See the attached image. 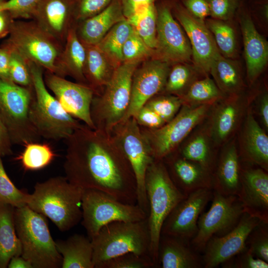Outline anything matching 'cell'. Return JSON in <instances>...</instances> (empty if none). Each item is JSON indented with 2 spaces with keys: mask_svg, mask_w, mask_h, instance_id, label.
Returning <instances> with one entry per match:
<instances>
[{
  "mask_svg": "<svg viewBox=\"0 0 268 268\" xmlns=\"http://www.w3.org/2000/svg\"><path fill=\"white\" fill-rule=\"evenodd\" d=\"M66 140L64 168L69 182L136 204L134 174L112 133L81 124Z\"/></svg>",
  "mask_w": 268,
  "mask_h": 268,
  "instance_id": "cell-1",
  "label": "cell"
},
{
  "mask_svg": "<svg viewBox=\"0 0 268 268\" xmlns=\"http://www.w3.org/2000/svg\"><path fill=\"white\" fill-rule=\"evenodd\" d=\"M82 193L66 177H53L36 183L26 205L50 218L61 231H67L81 220Z\"/></svg>",
  "mask_w": 268,
  "mask_h": 268,
  "instance_id": "cell-2",
  "label": "cell"
},
{
  "mask_svg": "<svg viewBox=\"0 0 268 268\" xmlns=\"http://www.w3.org/2000/svg\"><path fill=\"white\" fill-rule=\"evenodd\" d=\"M33 89L30 118L40 137L54 140L67 139L81 124L67 113L46 87L43 68L29 62Z\"/></svg>",
  "mask_w": 268,
  "mask_h": 268,
  "instance_id": "cell-3",
  "label": "cell"
},
{
  "mask_svg": "<svg viewBox=\"0 0 268 268\" xmlns=\"http://www.w3.org/2000/svg\"><path fill=\"white\" fill-rule=\"evenodd\" d=\"M149 205L147 217L150 244L149 255L158 267V248L162 225L165 219L186 196L170 179L162 160H154L148 166L144 180Z\"/></svg>",
  "mask_w": 268,
  "mask_h": 268,
  "instance_id": "cell-4",
  "label": "cell"
},
{
  "mask_svg": "<svg viewBox=\"0 0 268 268\" xmlns=\"http://www.w3.org/2000/svg\"><path fill=\"white\" fill-rule=\"evenodd\" d=\"M14 220L21 247V256L33 268L62 267V257L44 215L25 205L14 208Z\"/></svg>",
  "mask_w": 268,
  "mask_h": 268,
  "instance_id": "cell-5",
  "label": "cell"
},
{
  "mask_svg": "<svg viewBox=\"0 0 268 268\" xmlns=\"http://www.w3.org/2000/svg\"><path fill=\"white\" fill-rule=\"evenodd\" d=\"M91 240L94 268H100L105 262L129 253L150 256L147 218L134 222L110 223Z\"/></svg>",
  "mask_w": 268,
  "mask_h": 268,
  "instance_id": "cell-6",
  "label": "cell"
},
{
  "mask_svg": "<svg viewBox=\"0 0 268 268\" xmlns=\"http://www.w3.org/2000/svg\"><path fill=\"white\" fill-rule=\"evenodd\" d=\"M139 64L122 63L102 92L94 95L90 114L95 129L112 133L123 120L130 104L132 76Z\"/></svg>",
  "mask_w": 268,
  "mask_h": 268,
  "instance_id": "cell-7",
  "label": "cell"
},
{
  "mask_svg": "<svg viewBox=\"0 0 268 268\" xmlns=\"http://www.w3.org/2000/svg\"><path fill=\"white\" fill-rule=\"evenodd\" d=\"M9 34L5 47L18 52L28 62L60 75L59 63L63 48L35 21L12 22Z\"/></svg>",
  "mask_w": 268,
  "mask_h": 268,
  "instance_id": "cell-8",
  "label": "cell"
},
{
  "mask_svg": "<svg viewBox=\"0 0 268 268\" xmlns=\"http://www.w3.org/2000/svg\"><path fill=\"white\" fill-rule=\"evenodd\" d=\"M81 209V224L90 239L110 223L137 221L147 217L137 204L122 202L103 192L93 189H83Z\"/></svg>",
  "mask_w": 268,
  "mask_h": 268,
  "instance_id": "cell-9",
  "label": "cell"
},
{
  "mask_svg": "<svg viewBox=\"0 0 268 268\" xmlns=\"http://www.w3.org/2000/svg\"><path fill=\"white\" fill-rule=\"evenodd\" d=\"M30 88L0 79V113L11 143L25 145L41 137L30 118Z\"/></svg>",
  "mask_w": 268,
  "mask_h": 268,
  "instance_id": "cell-10",
  "label": "cell"
},
{
  "mask_svg": "<svg viewBox=\"0 0 268 268\" xmlns=\"http://www.w3.org/2000/svg\"><path fill=\"white\" fill-rule=\"evenodd\" d=\"M212 105L183 104L175 116L160 128L140 127L154 160H162L178 149L191 131L208 114Z\"/></svg>",
  "mask_w": 268,
  "mask_h": 268,
  "instance_id": "cell-11",
  "label": "cell"
},
{
  "mask_svg": "<svg viewBox=\"0 0 268 268\" xmlns=\"http://www.w3.org/2000/svg\"><path fill=\"white\" fill-rule=\"evenodd\" d=\"M212 203L206 212L200 215L197 231L190 241L194 249L202 253L212 237L223 236L232 230L244 212L237 195H225L213 190Z\"/></svg>",
  "mask_w": 268,
  "mask_h": 268,
  "instance_id": "cell-12",
  "label": "cell"
},
{
  "mask_svg": "<svg viewBox=\"0 0 268 268\" xmlns=\"http://www.w3.org/2000/svg\"><path fill=\"white\" fill-rule=\"evenodd\" d=\"M112 133L119 143L134 174L136 182V204L146 214L149 205L144 180L148 166L154 160L150 148L134 117L117 125Z\"/></svg>",
  "mask_w": 268,
  "mask_h": 268,
  "instance_id": "cell-13",
  "label": "cell"
},
{
  "mask_svg": "<svg viewBox=\"0 0 268 268\" xmlns=\"http://www.w3.org/2000/svg\"><path fill=\"white\" fill-rule=\"evenodd\" d=\"M157 12L156 46L152 58L171 65L193 62L190 41L171 10V0L155 2Z\"/></svg>",
  "mask_w": 268,
  "mask_h": 268,
  "instance_id": "cell-14",
  "label": "cell"
},
{
  "mask_svg": "<svg viewBox=\"0 0 268 268\" xmlns=\"http://www.w3.org/2000/svg\"><path fill=\"white\" fill-rule=\"evenodd\" d=\"M171 10L190 41L193 64L205 76H209L211 63L220 53L204 21L190 13L180 0H171Z\"/></svg>",
  "mask_w": 268,
  "mask_h": 268,
  "instance_id": "cell-15",
  "label": "cell"
},
{
  "mask_svg": "<svg viewBox=\"0 0 268 268\" xmlns=\"http://www.w3.org/2000/svg\"><path fill=\"white\" fill-rule=\"evenodd\" d=\"M171 66L165 61L153 58L138 65L132 76L130 106L121 122L134 117L150 99L162 93Z\"/></svg>",
  "mask_w": 268,
  "mask_h": 268,
  "instance_id": "cell-16",
  "label": "cell"
},
{
  "mask_svg": "<svg viewBox=\"0 0 268 268\" xmlns=\"http://www.w3.org/2000/svg\"><path fill=\"white\" fill-rule=\"evenodd\" d=\"M213 190L193 191L179 202L165 219L161 234L174 236L190 241L197 231L199 218L212 199Z\"/></svg>",
  "mask_w": 268,
  "mask_h": 268,
  "instance_id": "cell-17",
  "label": "cell"
},
{
  "mask_svg": "<svg viewBox=\"0 0 268 268\" xmlns=\"http://www.w3.org/2000/svg\"><path fill=\"white\" fill-rule=\"evenodd\" d=\"M44 81L67 113L90 128L95 129L90 114L91 103L95 94L91 87L70 81L49 71H47Z\"/></svg>",
  "mask_w": 268,
  "mask_h": 268,
  "instance_id": "cell-18",
  "label": "cell"
},
{
  "mask_svg": "<svg viewBox=\"0 0 268 268\" xmlns=\"http://www.w3.org/2000/svg\"><path fill=\"white\" fill-rule=\"evenodd\" d=\"M243 39L248 84L253 85L266 68L268 62V43L254 24L247 0H243L236 15Z\"/></svg>",
  "mask_w": 268,
  "mask_h": 268,
  "instance_id": "cell-19",
  "label": "cell"
},
{
  "mask_svg": "<svg viewBox=\"0 0 268 268\" xmlns=\"http://www.w3.org/2000/svg\"><path fill=\"white\" fill-rule=\"evenodd\" d=\"M261 221L244 212L232 230L223 236L211 237L202 252L203 268H216L243 251L248 235Z\"/></svg>",
  "mask_w": 268,
  "mask_h": 268,
  "instance_id": "cell-20",
  "label": "cell"
},
{
  "mask_svg": "<svg viewBox=\"0 0 268 268\" xmlns=\"http://www.w3.org/2000/svg\"><path fill=\"white\" fill-rule=\"evenodd\" d=\"M244 211L268 222V174L260 167L241 164L240 182L237 195Z\"/></svg>",
  "mask_w": 268,
  "mask_h": 268,
  "instance_id": "cell-21",
  "label": "cell"
},
{
  "mask_svg": "<svg viewBox=\"0 0 268 268\" xmlns=\"http://www.w3.org/2000/svg\"><path fill=\"white\" fill-rule=\"evenodd\" d=\"M162 161L176 187L185 196L202 188L212 189V173L201 164L182 157L177 150Z\"/></svg>",
  "mask_w": 268,
  "mask_h": 268,
  "instance_id": "cell-22",
  "label": "cell"
},
{
  "mask_svg": "<svg viewBox=\"0 0 268 268\" xmlns=\"http://www.w3.org/2000/svg\"><path fill=\"white\" fill-rule=\"evenodd\" d=\"M74 5V0H41L32 18L49 35L63 42L71 27Z\"/></svg>",
  "mask_w": 268,
  "mask_h": 268,
  "instance_id": "cell-23",
  "label": "cell"
},
{
  "mask_svg": "<svg viewBox=\"0 0 268 268\" xmlns=\"http://www.w3.org/2000/svg\"><path fill=\"white\" fill-rule=\"evenodd\" d=\"M158 267L201 268L202 257L194 249L189 241L161 234L158 248Z\"/></svg>",
  "mask_w": 268,
  "mask_h": 268,
  "instance_id": "cell-24",
  "label": "cell"
},
{
  "mask_svg": "<svg viewBox=\"0 0 268 268\" xmlns=\"http://www.w3.org/2000/svg\"><path fill=\"white\" fill-rule=\"evenodd\" d=\"M241 96L225 97L215 103L210 132L212 139L217 145L226 142L238 126L244 110Z\"/></svg>",
  "mask_w": 268,
  "mask_h": 268,
  "instance_id": "cell-25",
  "label": "cell"
},
{
  "mask_svg": "<svg viewBox=\"0 0 268 268\" xmlns=\"http://www.w3.org/2000/svg\"><path fill=\"white\" fill-rule=\"evenodd\" d=\"M241 163L235 141L225 147L217 157L212 172V190L225 195H237Z\"/></svg>",
  "mask_w": 268,
  "mask_h": 268,
  "instance_id": "cell-26",
  "label": "cell"
},
{
  "mask_svg": "<svg viewBox=\"0 0 268 268\" xmlns=\"http://www.w3.org/2000/svg\"><path fill=\"white\" fill-rule=\"evenodd\" d=\"M125 19L119 0H114L100 12L80 21L77 33L84 44L97 45L112 27Z\"/></svg>",
  "mask_w": 268,
  "mask_h": 268,
  "instance_id": "cell-27",
  "label": "cell"
},
{
  "mask_svg": "<svg viewBox=\"0 0 268 268\" xmlns=\"http://www.w3.org/2000/svg\"><path fill=\"white\" fill-rule=\"evenodd\" d=\"M242 154L250 164L268 170V137L249 110L242 135Z\"/></svg>",
  "mask_w": 268,
  "mask_h": 268,
  "instance_id": "cell-28",
  "label": "cell"
},
{
  "mask_svg": "<svg viewBox=\"0 0 268 268\" xmlns=\"http://www.w3.org/2000/svg\"><path fill=\"white\" fill-rule=\"evenodd\" d=\"M209 75L225 97L241 95L246 88L238 59L225 58L219 54L211 63Z\"/></svg>",
  "mask_w": 268,
  "mask_h": 268,
  "instance_id": "cell-29",
  "label": "cell"
},
{
  "mask_svg": "<svg viewBox=\"0 0 268 268\" xmlns=\"http://www.w3.org/2000/svg\"><path fill=\"white\" fill-rule=\"evenodd\" d=\"M65 42L59 63L60 76L68 75L78 83L87 85L84 76L86 48L79 38L75 27L69 29Z\"/></svg>",
  "mask_w": 268,
  "mask_h": 268,
  "instance_id": "cell-30",
  "label": "cell"
},
{
  "mask_svg": "<svg viewBox=\"0 0 268 268\" xmlns=\"http://www.w3.org/2000/svg\"><path fill=\"white\" fill-rule=\"evenodd\" d=\"M55 245L62 257V268H94L91 240L75 234L66 240H57Z\"/></svg>",
  "mask_w": 268,
  "mask_h": 268,
  "instance_id": "cell-31",
  "label": "cell"
},
{
  "mask_svg": "<svg viewBox=\"0 0 268 268\" xmlns=\"http://www.w3.org/2000/svg\"><path fill=\"white\" fill-rule=\"evenodd\" d=\"M84 44L86 51L84 76L87 85L94 91L95 95H99L110 81L117 67L97 45Z\"/></svg>",
  "mask_w": 268,
  "mask_h": 268,
  "instance_id": "cell-32",
  "label": "cell"
},
{
  "mask_svg": "<svg viewBox=\"0 0 268 268\" xmlns=\"http://www.w3.org/2000/svg\"><path fill=\"white\" fill-rule=\"evenodd\" d=\"M14 208L0 202V268H7L12 257L21 255L14 224Z\"/></svg>",
  "mask_w": 268,
  "mask_h": 268,
  "instance_id": "cell-33",
  "label": "cell"
},
{
  "mask_svg": "<svg viewBox=\"0 0 268 268\" xmlns=\"http://www.w3.org/2000/svg\"><path fill=\"white\" fill-rule=\"evenodd\" d=\"M234 19L222 20L206 18L205 23L211 32L220 54L232 59H238L240 45L238 30Z\"/></svg>",
  "mask_w": 268,
  "mask_h": 268,
  "instance_id": "cell-34",
  "label": "cell"
},
{
  "mask_svg": "<svg viewBox=\"0 0 268 268\" xmlns=\"http://www.w3.org/2000/svg\"><path fill=\"white\" fill-rule=\"evenodd\" d=\"M203 76L205 75L193 62L174 64L171 66L162 93L181 98L195 81Z\"/></svg>",
  "mask_w": 268,
  "mask_h": 268,
  "instance_id": "cell-35",
  "label": "cell"
},
{
  "mask_svg": "<svg viewBox=\"0 0 268 268\" xmlns=\"http://www.w3.org/2000/svg\"><path fill=\"white\" fill-rule=\"evenodd\" d=\"M133 30L127 19L121 21L112 27L97 44L116 67L123 63V47Z\"/></svg>",
  "mask_w": 268,
  "mask_h": 268,
  "instance_id": "cell-36",
  "label": "cell"
},
{
  "mask_svg": "<svg viewBox=\"0 0 268 268\" xmlns=\"http://www.w3.org/2000/svg\"><path fill=\"white\" fill-rule=\"evenodd\" d=\"M224 97L213 79L205 76L195 81L181 99L183 104L212 105Z\"/></svg>",
  "mask_w": 268,
  "mask_h": 268,
  "instance_id": "cell-37",
  "label": "cell"
},
{
  "mask_svg": "<svg viewBox=\"0 0 268 268\" xmlns=\"http://www.w3.org/2000/svg\"><path fill=\"white\" fill-rule=\"evenodd\" d=\"M178 152L184 158L201 164L212 174L217 157L210 150L206 134H196Z\"/></svg>",
  "mask_w": 268,
  "mask_h": 268,
  "instance_id": "cell-38",
  "label": "cell"
},
{
  "mask_svg": "<svg viewBox=\"0 0 268 268\" xmlns=\"http://www.w3.org/2000/svg\"><path fill=\"white\" fill-rule=\"evenodd\" d=\"M127 20L146 45L154 50L156 46L157 33L155 2Z\"/></svg>",
  "mask_w": 268,
  "mask_h": 268,
  "instance_id": "cell-39",
  "label": "cell"
},
{
  "mask_svg": "<svg viewBox=\"0 0 268 268\" xmlns=\"http://www.w3.org/2000/svg\"><path fill=\"white\" fill-rule=\"evenodd\" d=\"M24 146L19 159L26 170L42 169L49 165L54 158L53 150L47 144L31 142Z\"/></svg>",
  "mask_w": 268,
  "mask_h": 268,
  "instance_id": "cell-40",
  "label": "cell"
},
{
  "mask_svg": "<svg viewBox=\"0 0 268 268\" xmlns=\"http://www.w3.org/2000/svg\"><path fill=\"white\" fill-rule=\"evenodd\" d=\"M182 105L180 97L161 93L152 97L144 106L154 111L166 123L175 116Z\"/></svg>",
  "mask_w": 268,
  "mask_h": 268,
  "instance_id": "cell-41",
  "label": "cell"
},
{
  "mask_svg": "<svg viewBox=\"0 0 268 268\" xmlns=\"http://www.w3.org/2000/svg\"><path fill=\"white\" fill-rule=\"evenodd\" d=\"M122 54L123 63L140 64L152 58L154 50L133 30L123 46Z\"/></svg>",
  "mask_w": 268,
  "mask_h": 268,
  "instance_id": "cell-42",
  "label": "cell"
},
{
  "mask_svg": "<svg viewBox=\"0 0 268 268\" xmlns=\"http://www.w3.org/2000/svg\"><path fill=\"white\" fill-rule=\"evenodd\" d=\"M0 154V202L20 207L26 205L28 194L17 189L7 176Z\"/></svg>",
  "mask_w": 268,
  "mask_h": 268,
  "instance_id": "cell-43",
  "label": "cell"
},
{
  "mask_svg": "<svg viewBox=\"0 0 268 268\" xmlns=\"http://www.w3.org/2000/svg\"><path fill=\"white\" fill-rule=\"evenodd\" d=\"M246 247L256 257L268 263V222L261 221L252 230Z\"/></svg>",
  "mask_w": 268,
  "mask_h": 268,
  "instance_id": "cell-44",
  "label": "cell"
},
{
  "mask_svg": "<svg viewBox=\"0 0 268 268\" xmlns=\"http://www.w3.org/2000/svg\"><path fill=\"white\" fill-rule=\"evenodd\" d=\"M9 50L10 80L19 85L32 87V78L28 62L18 52Z\"/></svg>",
  "mask_w": 268,
  "mask_h": 268,
  "instance_id": "cell-45",
  "label": "cell"
},
{
  "mask_svg": "<svg viewBox=\"0 0 268 268\" xmlns=\"http://www.w3.org/2000/svg\"><path fill=\"white\" fill-rule=\"evenodd\" d=\"M155 268L149 255H139L129 253L110 259L100 268Z\"/></svg>",
  "mask_w": 268,
  "mask_h": 268,
  "instance_id": "cell-46",
  "label": "cell"
},
{
  "mask_svg": "<svg viewBox=\"0 0 268 268\" xmlns=\"http://www.w3.org/2000/svg\"><path fill=\"white\" fill-rule=\"evenodd\" d=\"M41 0H8L0 2V11L10 14L13 18H32Z\"/></svg>",
  "mask_w": 268,
  "mask_h": 268,
  "instance_id": "cell-47",
  "label": "cell"
},
{
  "mask_svg": "<svg viewBox=\"0 0 268 268\" xmlns=\"http://www.w3.org/2000/svg\"><path fill=\"white\" fill-rule=\"evenodd\" d=\"M211 18L230 20L235 18L237 10L243 0H207Z\"/></svg>",
  "mask_w": 268,
  "mask_h": 268,
  "instance_id": "cell-48",
  "label": "cell"
},
{
  "mask_svg": "<svg viewBox=\"0 0 268 268\" xmlns=\"http://www.w3.org/2000/svg\"><path fill=\"white\" fill-rule=\"evenodd\" d=\"M114 0H74L73 16L82 21L105 9Z\"/></svg>",
  "mask_w": 268,
  "mask_h": 268,
  "instance_id": "cell-49",
  "label": "cell"
},
{
  "mask_svg": "<svg viewBox=\"0 0 268 268\" xmlns=\"http://www.w3.org/2000/svg\"><path fill=\"white\" fill-rule=\"evenodd\" d=\"M221 265L224 268H268L267 262L256 257L247 247Z\"/></svg>",
  "mask_w": 268,
  "mask_h": 268,
  "instance_id": "cell-50",
  "label": "cell"
},
{
  "mask_svg": "<svg viewBox=\"0 0 268 268\" xmlns=\"http://www.w3.org/2000/svg\"><path fill=\"white\" fill-rule=\"evenodd\" d=\"M247 4L251 18L257 28L265 32L268 30V0H247Z\"/></svg>",
  "mask_w": 268,
  "mask_h": 268,
  "instance_id": "cell-51",
  "label": "cell"
},
{
  "mask_svg": "<svg viewBox=\"0 0 268 268\" xmlns=\"http://www.w3.org/2000/svg\"><path fill=\"white\" fill-rule=\"evenodd\" d=\"M134 118L140 127L147 129H157L165 124L161 117L145 106L139 110Z\"/></svg>",
  "mask_w": 268,
  "mask_h": 268,
  "instance_id": "cell-52",
  "label": "cell"
},
{
  "mask_svg": "<svg viewBox=\"0 0 268 268\" xmlns=\"http://www.w3.org/2000/svg\"><path fill=\"white\" fill-rule=\"evenodd\" d=\"M185 9L192 15L201 20L209 16L207 0H180Z\"/></svg>",
  "mask_w": 268,
  "mask_h": 268,
  "instance_id": "cell-53",
  "label": "cell"
},
{
  "mask_svg": "<svg viewBox=\"0 0 268 268\" xmlns=\"http://www.w3.org/2000/svg\"><path fill=\"white\" fill-rule=\"evenodd\" d=\"M123 14L126 19L140 12L156 0H119Z\"/></svg>",
  "mask_w": 268,
  "mask_h": 268,
  "instance_id": "cell-54",
  "label": "cell"
},
{
  "mask_svg": "<svg viewBox=\"0 0 268 268\" xmlns=\"http://www.w3.org/2000/svg\"><path fill=\"white\" fill-rule=\"evenodd\" d=\"M11 141L0 113V154L2 155L12 153Z\"/></svg>",
  "mask_w": 268,
  "mask_h": 268,
  "instance_id": "cell-55",
  "label": "cell"
},
{
  "mask_svg": "<svg viewBox=\"0 0 268 268\" xmlns=\"http://www.w3.org/2000/svg\"><path fill=\"white\" fill-rule=\"evenodd\" d=\"M10 51L6 47L0 48V79L10 80L9 65Z\"/></svg>",
  "mask_w": 268,
  "mask_h": 268,
  "instance_id": "cell-56",
  "label": "cell"
},
{
  "mask_svg": "<svg viewBox=\"0 0 268 268\" xmlns=\"http://www.w3.org/2000/svg\"><path fill=\"white\" fill-rule=\"evenodd\" d=\"M259 114L262 122L268 130V95L265 92L261 97L259 101Z\"/></svg>",
  "mask_w": 268,
  "mask_h": 268,
  "instance_id": "cell-57",
  "label": "cell"
},
{
  "mask_svg": "<svg viewBox=\"0 0 268 268\" xmlns=\"http://www.w3.org/2000/svg\"><path fill=\"white\" fill-rule=\"evenodd\" d=\"M7 267L9 268H33L31 264L21 256L12 257L10 260Z\"/></svg>",
  "mask_w": 268,
  "mask_h": 268,
  "instance_id": "cell-58",
  "label": "cell"
},
{
  "mask_svg": "<svg viewBox=\"0 0 268 268\" xmlns=\"http://www.w3.org/2000/svg\"><path fill=\"white\" fill-rule=\"evenodd\" d=\"M11 23L9 24L5 12L0 11V38L9 33Z\"/></svg>",
  "mask_w": 268,
  "mask_h": 268,
  "instance_id": "cell-59",
  "label": "cell"
},
{
  "mask_svg": "<svg viewBox=\"0 0 268 268\" xmlns=\"http://www.w3.org/2000/svg\"><path fill=\"white\" fill-rule=\"evenodd\" d=\"M160 0H156V1H160Z\"/></svg>",
  "mask_w": 268,
  "mask_h": 268,
  "instance_id": "cell-60",
  "label": "cell"
},
{
  "mask_svg": "<svg viewBox=\"0 0 268 268\" xmlns=\"http://www.w3.org/2000/svg\"><path fill=\"white\" fill-rule=\"evenodd\" d=\"M1 1H2L1 0H0V2Z\"/></svg>",
  "mask_w": 268,
  "mask_h": 268,
  "instance_id": "cell-61",
  "label": "cell"
}]
</instances>
